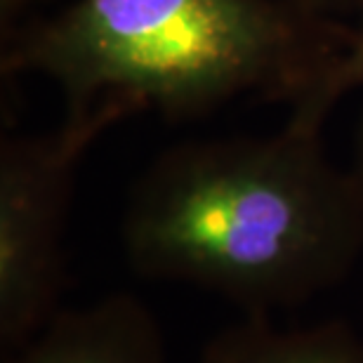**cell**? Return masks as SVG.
<instances>
[{
    "label": "cell",
    "mask_w": 363,
    "mask_h": 363,
    "mask_svg": "<svg viewBox=\"0 0 363 363\" xmlns=\"http://www.w3.org/2000/svg\"><path fill=\"white\" fill-rule=\"evenodd\" d=\"M350 35L293 0H71L3 38V74L52 81L67 113L121 97L191 121L238 97L295 106Z\"/></svg>",
    "instance_id": "2"
},
{
    "label": "cell",
    "mask_w": 363,
    "mask_h": 363,
    "mask_svg": "<svg viewBox=\"0 0 363 363\" xmlns=\"http://www.w3.org/2000/svg\"><path fill=\"white\" fill-rule=\"evenodd\" d=\"M130 113L121 97L67 113L48 133L0 142V350L28 342L62 309L67 220L76 170L99 135Z\"/></svg>",
    "instance_id": "3"
},
{
    "label": "cell",
    "mask_w": 363,
    "mask_h": 363,
    "mask_svg": "<svg viewBox=\"0 0 363 363\" xmlns=\"http://www.w3.org/2000/svg\"><path fill=\"white\" fill-rule=\"evenodd\" d=\"M293 3L304 7L311 14H318V17L347 21V17H357L361 0H293Z\"/></svg>",
    "instance_id": "7"
},
{
    "label": "cell",
    "mask_w": 363,
    "mask_h": 363,
    "mask_svg": "<svg viewBox=\"0 0 363 363\" xmlns=\"http://www.w3.org/2000/svg\"><path fill=\"white\" fill-rule=\"evenodd\" d=\"M199 363H363V337L345 321L279 328L272 316H243L203 345Z\"/></svg>",
    "instance_id": "5"
},
{
    "label": "cell",
    "mask_w": 363,
    "mask_h": 363,
    "mask_svg": "<svg viewBox=\"0 0 363 363\" xmlns=\"http://www.w3.org/2000/svg\"><path fill=\"white\" fill-rule=\"evenodd\" d=\"M121 248L140 279L220 295L272 316L340 286L363 252V201L321 133L189 140L130 186Z\"/></svg>",
    "instance_id": "1"
},
{
    "label": "cell",
    "mask_w": 363,
    "mask_h": 363,
    "mask_svg": "<svg viewBox=\"0 0 363 363\" xmlns=\"http://www.w3.org/2000/svg\"><path fill=\"white\" fill-rule=\"evenodd\" d=\"M352 177L357 182V189H359V196L363 201V116L359 121V128H357V137H354V158H352Z\"/></svg>",
    "instance_id": "9"
},
{
    "label": "cell",
    "mask_w": 363,
    "mask_h": 363,
    "mask_svg": "<svg viewBox=\"0 0 363 363\" xmlns=\"http://www.w3.org/2000/svg\"><path fill=\"white\" fill-rule=\"evenodd\" d=\"M359 88H363V0L357 10V17L352 19L350 45L340 55V60L333 64L328 74L295 106H290V116L286 123L304 130H314V133H323V123L333 113V108L340 104V99Z\"/></svg>",
    "instance_id": "6"
},
{
    "label": "cell",
    "mask_w": 363,
    "mask_h": 363,
    "mask_svg": "<svg viewBox=\"0 0 363 363\" xmlns=\"http://www.w3.org/2000/svg\"><path fill=\"white\" fill-rule=\"evenodd\" d=\"M40 0H0V26H3V38H7L14 28L21 26V19L28 10H33Z\"/></svg>",
    "instance_id": "8"
},
{
    "label": "cell",
    "mask_w": 363,
    "mask_h": 363,
    "mask_svg": "<svg viewBox=\"0 0 363 363\" xmlns=\"http://www.w3.org/2000/svg\"><path fill=\"white\" fill-rule=\"evenodd\" d=\"M3 363H168L154 311L133 293L62 307Z\"/></svg>",
    "instance_id": "4"
}]
</instances>
